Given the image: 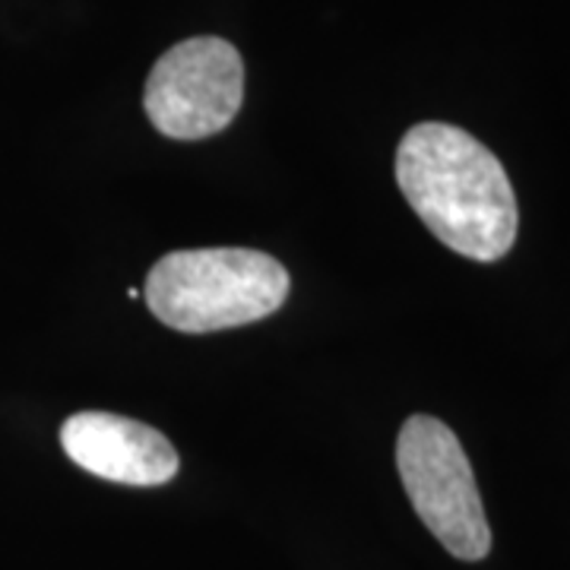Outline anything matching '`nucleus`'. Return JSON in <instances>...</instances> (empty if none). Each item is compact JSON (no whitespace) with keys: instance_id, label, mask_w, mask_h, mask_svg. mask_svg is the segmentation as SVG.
Instances as JSON below:
<instances>
[{"instance_id":"4","label":"nucleus","mask_w":570,"mask_h":570,"mask_svg":"<svg viewBox=\"0 0 570 570\" xmlns=\"http://www.w3.org/2000/svg\"><path fill=\"white\" fill-rule=\"evenodd\" d=\"M245 102V61L216 36L178 41L156 61L142 108L171 140H206L235 121Z\"/></svg>"},{"instance_id":"3","label":"nucleus","mask_w":570,"mask_h":570,"mask_svg":"<svg viewBox=\"0 0 570 570\" xmlns=\"http://www.w3.org/2000/svg\"><path fill=\"white\" fill-rule=\"evenodd\" d=\"M396 469L431 535L460 561H482L491 530L482 494L456 434L431 415H412L396 438Z\"/></svg>"},{"instance_id":"5","label":"nucleus","mask_w":570,"mask_h":570,"mask_svg":"<svg viewBox=\"0 0 570 570\" xmlns=\"http://www.w3.org/2000/svg\"><path fill=\"white\" fill-rule=\"evenodd\" d=\"M61 448L86 472L134 489L165 485L181 466L178 450L159 428L115 412L70 415L61 425Z\"/></svg>"},{"instance_id":"2","label":"nucleus","mask_w":570,"mask_h":570,"mask_svg":"<svg viewBox=\"0 0 570 570\" xmlns=\"http://www.w3.org/2000/svg\"><path fill=\"white\" fill-rule=\"evenodd\" d=\"M288 269L250 247L171 250L149 269L142 298L178 333H216L276 314L288 298Z\"/></svg>"},{"instance_id":"1","label":"nucleus","mask_w":570,"mask_h":570,"mask_svg":"<svg viewBox=\"0 0 570 570\" xmlns=\"http://www.w3.org/2000/svg\"><path fill=\"white\" fill-rule=\"evenodd\" d=\"M396 184L450 250L494 264L517 242V197L501 159L453 124L409 127L396 149Z\"/></svg>"}]
</instances>
